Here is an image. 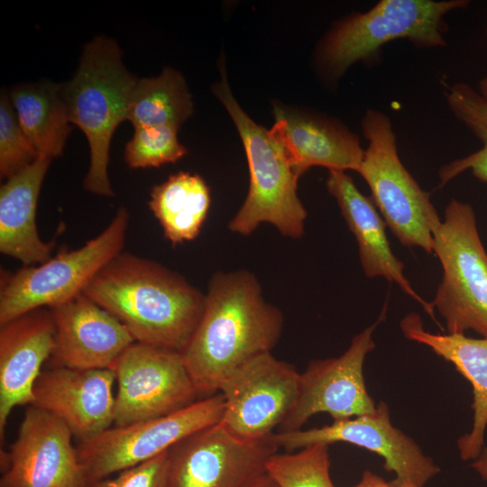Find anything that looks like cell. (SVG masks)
Returning a JSON list of instances; mask_svg holds the SVG:
<instances>
[{
    "instance_id": "1",
    "label": "cell",
    "mask_w": 487,
    "mask_h": 487,
    "mask_svg": "<svg viewBox=\"0 0 487 487\" xmlns=\"http://www.w3.org/2000/svg\"><path fill=\"white\" fill-rule=\"evenodd\" d=\"M282 328L281 311L265 300L253 272H216L182 352L200 399L217 393L222 382L253 357L271 352Z\"/></svg>"
},
{
    "instance_id": "2",
    "label": "cell",
    "mask_w": 487,
    "mask_h": 487,
    "mask_svg": "<svg viewBox=\"0 0 487 487\" xmlns=\"http://www.w3.org/2000/svg\"><path fill=\"white\" fill-rule=\"evenodd\" d=\"M83 293L115 316L135 342L183 352L201 317L205 294L180 274L121 253Z\"/></svg>"
},
{
    "instance_id": "3",
    "label": "cell",
    "mask_w": 487,
    "mask_h": 487,
    "mask_svg": "<svg viewBox=\"0 0 487 487\" xmlns=\"http://www.w3.org/2000/svg\"><path fill=\"white\" fill-rule=\"evenodd\" d=\"M137 81L124 66L117 42L101 35L84 46L75 74L62 84L70 122L87 140L90 161L83 188L90 193L114 195L108 177L110 143L126 120Z\"/></svg>"
},
{
    "instance_id": "4",
    "label": "cell",
    "mask_w": 487,
    "mask_h": 487,
    "mask_svg": "<svg viewBox=\"0 0 487 487\" xmlns=\"http://www.w3.org/2000/svg\"><path fill=\"white\" fill-rule=\"evenodd\" d=\"M219 64L221 78L213 86V93L239 133L250 175L245 200L228 228L248 236L262 224L268 223L283 236L300 238L308 214L297 193L299 177L272 130L257 124L240 106L228 85L224 62Z\"/></svg>"
},
{
    "instance_id": "5",
    "label": "cell",
    "mask_w": 487,
    "mask_h": 487,
    "mask_svg": "<svg viewBox=\"0 0 487 487\" xmlns=\"http://www.w3.org/2000/svg\"><path fill=\"white\" fill-rule=\"evenodd\" d=\"M467 0H381L371 9L339 22L319 47L327 76L340 78L358 61H375L388 42L408 40L415 47L446 45L445 15L467 6Z\"/></svg>"
},
{
    "instance_id": "6",
    "label": "cell",
    "mask_w": 487,
    "mask_h": 487,
    "mask_svg": "<svg viewBox=\"0 0 487 487\" xmlns=\"http://www.w3.org/2000/svg\"><path fill=\"white\" fill-rule=\"evenodd\" d=\"M361 124L369 144L358 173L368 184L372 202L400 244L433 253L434 232L442 221L429 194L402 164L391 119L368 109Z\"/></svg>"
},
{
    "instance_id": "7",
    "label": "cell",
    "mask_w": 487,
    "mask_h": 487,
    "mask_svg": "<svg viewBox=\"0 0 487 487\" xmlns=\"http://www.w3.org/2000/svg\"><path fill=\"white\" fill-rule=\"evenodd\" d=\"M433 253L444 271L432 305L446 321L447 334L473 330L487 337V253L475 214L452 199L433 235Z\"/></svg>"
},
{
    "instance_id": "8",
    "label": "cell",
    "mask_w": 487,
    "mask_h": 487,
    "mask_svg": "<svg viewBox=\"0 0 487 487\" xmlns=\"http://www.w3.org/2000/svg\"><path fill=\"white\" fill-rule=\"evenodd\" d=\"M129 213L118 208L109 225L75 250L1 277L0 326L32 310L62 304L83 292L94 276L122 253Z\"/></svg>"
},
{
    "instance_id": "9",
    "label": "cell",
    "mask_w": 487,
    "mask_h": 487,
    "mask_svg": "<svg viewBox=\"0 0 487 487\" xmlns=\"http://www.w3.org/2000/svg\"><path fill=\"white\" fill-rule=\"evenodd\" d=\"M225 409L221 392L174 413L131 425L113 426L77 446L87 482L151 460L187 436L218 424Z\"/></svg>"
},
{
    "instance_id": "10",
    "label": "cell",
    "mask_w": 487,
    "mask_h": 487,
    "mask_svg": "<svg viewBox=\"0 0 487 487\" xmlns=\"http://www.w3.org/2000/svg\"><path fill=\"white\" fill-rule=\"evenodd\" d=\"M112 370L114 425L124 427L181 410L199 397L181 352L134 342Z\"/></svg>"
},
{
    "instance_id": "11",
    "label": "cell",
    "mask_w": 487,
    "mask_h": 487,
    "mask_svg": "<svg viewBox=\"0 0 487 487\" xmlns=\"http://www.w3.org/2000/svg\"><path fill=\"white\" fill-rule=\"evenodd\" d=\"M278 449L273 434L242 439L218 423L168 450L163 487H252Z\"/></svg>"
},
{
    "instance_id": "12",
    "label": "cell",
    "mask_w": 487,
    "mask_h": 487,
    "mask_svg": "<svg viewBox=\"0 0 487 487\" xmlns=\"http://www.w3.org/2000/svg\"><path fill=\"white\" fill-rule=\"evenodd\" d=\"M299 373L271 352L258 354L220 385L225 409L220 424L242 439L274 434L295 405Z\"/></svg>"
},
{
    "instance_id": "13",
    "label": "cell",
    "mask_w": 487,
    "mask_h": 487,
    "mask_svg": "<svg viewBox=\"0 0 487 487\" xmlns=\"http://www.w3.org/2000/svg\"><path fill=\"white\" fill-rule=\"evenodd\" d=\"M273 438L279 448L283 447L288 452L336 442L365 448L383 458L384 470L396 475L391 482L402 487H424L440 472L433 459L425 455L413 439L392 426L389 407L383 401L371 414L334 420L321 427L276 432Z\"/></svg>"
},
{
    "instance_id": "14",
    "label": "cell",
    "mask_w": 487,
    "mask_h": 487,
    "mask_svg": "<svg viewBox=\"0 0 487 487\" xmlns=\"http://www.w3.org/2000/svg\"><path fill=\"white\" fill-rule=\"evenodd\" d=\"M354 335L339 357L312 360L299 373L294 407L278 432L299 430L315 414L328 413L334 420L371 414L376 406L367 392L363 366L366 355L375 347L372 335L384 317Z\"/></svg>"
},
{
    "instance_id": "15",
    "label": "cell",
    "mask_w": 487,
    "mask_h": 487,
    "mask_svg": "<svg viewBox=\"0 0 487 487\" xmlns=\"http://www.w3.org/2000/svg\"><path fill=\"white\" fill-rule=\"evenodd\" d=\"M73 435L52 413L29 405L1 455L0 487H87Z\"/></svg>"
},
{
    "instance_id": "16",
    "label": "cell",
    "mask_w": 487,
    "mask_h": 487,
    "mask_svg": "<svg viewBox=\"0 0 487 487\" xmlns=\"http://www.w3.org/2000/svg\"><path fill=\"white\" fill-rule=\"evenodd\" d=\"M50 309L55 326L51 367L112 369L135 342L115 316L83 292Z\"/></svg>"
},
{
    "instance_id": "17",
    "label": "cell",
    "mask_w": 487,
    "mask_h": 487,
    "mask_svg": "<svg viewBox=\"0 0 487 487\" xmlns=\"http://www.w3.org/2000/svg\"><path fill=\"white\" fill-rule=\"evenodd\" d=\"M115 381L112 369L51 367L34 384L32 405L59 418L79 442L87 441L114 425Z\"/></svg>"
},
{
    "instance_id": "18",
    "label": "cell",
    "mask_w": 487,
    "mask_h": 487,
    "mask_svg": "<svg viewBox=\"0 0 487 487\" xmlns=\"http://www.w3.org/2000/svg\"><path fill=\"white\" fill-rule=\"evenodd\" d=\"M55 347V326L48 308L27 312L0 328V437L17 406L32 405L33 387Z\"/></svg>"
},
{
    "instance_id": "19",
    "label": "cell",
    "mask_w": 487,
    "mask_h": 487,
    "mask_svg": "<svg viewBox=\"0 0 487 487\" xmlns=\"http://www.w3.org/2000/svg\"><path fill=\"white\" fill-rule=\"evenodd\" d=\"M271 128L285 148L297 175L313 166L358 172L363 160L357 134L338 120L274 106Z\"/></svg>"
},
{
    "instance_id": "20",
    "label": "cell",
    "mask_w": 487,
    "mask_h": 487,
    "mask_svg": "<svg viewBox=\"0 0 487 487\" xmlns=\"http://www.w3.org/2000/svg\"><path fill=\"white\" fill-rule=\"evenodd\" d=\"M326 188L336 200L349 230L356 239L365 275L368 278L381 276L397 283L435 319L432 303L424 300L405 277L404 264L391 249L385 232L386 223L372 198L365 197L353 179L342 170H329Z\"/></svg>"
},
{
    "instance_id": "21",
    "label": "cell",
    "mask_w": 487,
    "mask_h": 487,
    "mask_svg": "<svg viewBox=\"0 0 487 487\" xmlns=\"http://www.w3.org/2000/svg\"><path fill=\"white\" fill-rule=\"evenodd\" d=\"M404 336L428 346L436 354L453 363L473 386V428L458 439L464 461L476 459L484 447L487 427V337L473 338L464 334H433L423 328L418 315H407L400 322Z\"/></svg>"
},
{
    "instance_id": "22",
    "label": "cell",
    "mask_w": 487,
    "mask_h": 487,
    "mask_svg": "<svg viewBox=\"0 0 487 487\" xmlns=\"http://www.w3.org/2000/svg\"><path fill=\"white\" fill-rule=\"evenodd\" d=\"M51 161L38 157L0 188V252L23 266L48 261L55 246L54 241L41 239L36 225L38 198Z\"/></svg>"
},
{
    "instance_id": "23",
    "label": "cell",
    "mask_w": 487,
    "mask_h": 487,
    "mask_svg": "<svg viewBox=\"0 0 487 487\" xmlns=\"http://www.w3.org/2000/svg\"><path fill=\"white\" fill-rule=\"evenodd\" d=\"M19 124L38 157L63 153L71 133L62 84L44 80L14 86L8 92Z\"/></svg>"
},
{
    "instance_id": "24",
    "label": "cell",
    "mask_w": 487,
    "mask_h": 487,
    "mask_svg": "<svg viewBox=\"0 0 487 487\" xmlns=\"http://www.w3.org/2000/svg\"><path fill=\"white\" fill-rule=\"evenodd\" d=\"M210 190L198 174L180 171L154 186L149 207L173 245L196 239L207 217Z\"/></svg>"
},
{
    "instance_id": "25",
    "label": "cell",
    "mask_w": 487,
    "mask_h": 487,
    "mask_svg": "<svg viewBox=\"0 0 487 487\" xmlns=\"http://www.w3.org/2000/svg\"><path fill=\"white\" fill-rule=\"evenodd\" d=\"M193 102L182 74L165 68L152 78H138L126 120L133 128L179 126L192 115Z\"/></svg>"
},
{
    "instance_id": "26",
    "label": "cell",
    "mask_w": 487,
    "mask_h": 487,
    "mask_svg": "<svg viewBox=\"0 0 487 487\" xmlns=\"http://www.w3.org/2000/svg\"><path fill=\"white\" fill-rule=\"evenodd\" d=\"M445 96L453 115L481 141L482 146L473 153L444 165L438 173L439 187L467 170H471L479 180L487 182V101L465 83L449 87Z\"/></svg>"
},
{
    "instance_id": "27",
    "label": "cell",
    "mask_w": 487,
    "mask_h": 487,
    "mask_svg": "<svg viewBox=\"0 0 487 487\" xmlns=\"http://www.w3.org/2000/svg\"><path fill=\"white\" fill-rule=\"evenodd\" d=\"M328 446L316 444L296 453H276L268 460L266 472L279 487H335Z\"/></svg>"
},
{
    "instance_id": "28",
    "label": "cell",
    "mask_w": 487,
    "mask_h": 487,
    "mask_svg": "<svg viewBox=\"0 0 487 487\" xmlns=\"http://www.w3.org/2000/svg\"><path fill=\"white\" fill-rule=\"evenodd\" d=\"M178 131L170 125L134 128L124 148L126 164L132 169H143L178 161L188 152L179 141Z\"/></svg>"
},
{
    "instance_id": "29",
    "label": "cell",
    "mask_w": 487,
    "mask_h": 487,
    "mask_svg": "<svg viewBox=\"0 0 487 487\" xmlns=\"http://www.w3.org/2000/svg\"><path fill=\"white\" fill-rule=\"evenodd\" d=\"M38 155L23 131L7 91L0 96V177L7 179Z\"/></svg>"
},
{
    "instance_id": "30",
    "label": "cell",
    "mask_w": 487,
    "mask_h": 487,
    "mask_svg": "<svg viewBox=\"0 0 487 487\" xmlns=\"http://www.w3.org/2000/svg\"><path fill=\"white\" fill-rule=\"evenodd\" d=\"M167 453L168 451L110 477L90 482L87 487H163Z\"/></svg>"
},
{
    "instance_id": "31",
    "label": "cell",
    "mask_w": 487,
    "mask_h": 487,
    "mask_svg": "<svg viewBox=\"0 0 487 487\" xmlns=\"http://www.w3.org/2000/svg\"><path fill=\"white\" fill-rule=\"evenodd\" d=\"M353 487H402L388 482L377 474L372 473L369 470H365L362 475L360 482Z\"/></svg>"
},
{
    "instance_id": "32",
    "label": "cell",
    "mask_w": 487,
    "mask_h": 487,
    "mask_svg": "<svg viewBox=\"0 0 487 487\" xmlns=\"http://www.w3.org/2000/svg\"><path fill=\"white\" fill-rule=\"evenodd\" d=\"M472 467L480 474V476L487 481V447L484 446L480 455L473 460Z\"/></svg>"
},
{
    "instance_id": "33",
    "label": "cell",
    "mask_w": 487,
    "mask_h": 487,
    "mask_svg": "<svg viewBox=\"0 0 487 487\" xmlns=\"http://www.w3.org/2000/svg\"><path fill=\"white\" fill-rule=\"evenodd\" d=\"M252 487H279V485L266 473Z\"/></svg>"
},
{
    "instance_id": "34",
    "label": "cell",
    "mask_w": 487,
    "mask_h": 487,
    "mask_svg": "<svg viewBox=\"0 0 487 487\" xmlns=\"http://www.w3.org/2000/svg\"><path fill=\"white\" fill-rule=\"evenodd\" d=\"M479 93L487 101V77L479 82Z\"/></svg>"
},
{
    "instance_id": "35",
    "label": "cell",
    "mask_w": 487,
    "mask_h": 487,
    "mask_svg": "<svg viewBox=\"0 0 487 487\" xmlns=\"http://www.w3.org/2000/svg\"><path fill=\"white\" fill-rule=\"evenodd\" d=\"M486 32H487V28H486Z\"/></svg>"
}]
</instances>
